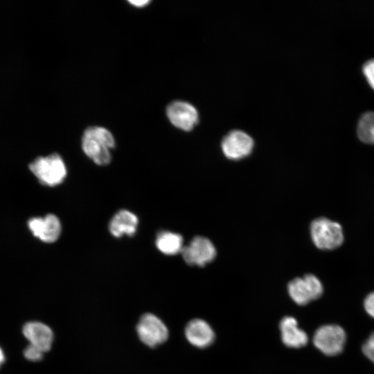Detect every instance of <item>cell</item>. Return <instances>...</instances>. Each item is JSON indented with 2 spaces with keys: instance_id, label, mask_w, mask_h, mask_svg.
I'll return each mask as SVG.
<instances>
[{
  "instance_id": "1",
  "label": "cell",
  "mask_w": 374,
  "mask_h": 374,
  "mask_svg": "<svg viewBox=\"0 0 374 374\" xmlns=\"http://www.w3.org/2000/svg\"><path fill=\"white\" fill-rule=\"evenodd\" d=\"M115 144L112 133L107 129L98 126L87 127L81 139L84 154L99 166L109 163L112 159L110 149L114 148Z\"/></svg>"
},
{
  "instance_id": "2",
  "label": "cell",
  "mask_w": 374,
  "mask_h": 374,
  "mask_svg": "<svg viewBox=\"0 0 374 374\" xmlns=\"http://www.w3.org/2000/svg\"><path fill=\"white\" fill-rule=\"evenodd\" d=\"M29 168L41 184L48 186L62 183L67 173L62 158L57 153L37 158Z\"/></svg>"
},
{
  "instance_id": "3",
  "label": "cell",
  "mask_w": 374,
  "mask_h": 374,
  "mask_svg": "<svg viewBox=\"0 0 374 374\" xmlns=\"http://www.w3.org/2000/svg\"><path fill=\"white\" fill-rule=\"evenodd\" d=\"M310 234L315 246L323 250L335 249L341 246L344 241L341 226L326 217L312 221Z\"/></svg>"
},
{
  "instance_id": "4",
  "label": "cell",
  "mask_w": 374,
  "mask_h": 374,
  "mask_svg": "<svg viewBox=\"0 0 374 374\" xmlns=\"http://www.w3.org/2000/svg\"><path fill=\"white\" fill-rule=\"evenodd\" d=\"M346 341L345 330L339 326L329 324L319 328L313 336V344L327 356L340 354Z\"/></svg>"
},
{
  "instance_id": "5",
  "label": "cell",
  "mask_w": 374,
  "mask_h": 374,
  "mask_svg": "<svg viewBox=\"0 0 374 374\" xmlns=\"http://www.w3.org/2000/svg\"><path fill=\"white\" fill-rule=\"evenodd\" d=\"M291 299L298 305H305L318 299L323 292L319 279L313 274H306L291 280L287 286Z\"/></svg>"
},
{
  "instance_id": "6",
  "label": "cell",
  "mask_w": 374,
  "mask_h": 374,
  "mask_svg": "<svg viewBox=\"0 0 374 374\" xmlns=\"http://www.w3.org/2000/svg\"><path fill=\"white\" fill-rule=\"evenodd\" d=\"M139 339L146 346L154 348L168 338V330L165 323L156 315L146 313L142 315L136 325Z\"/></svg>"
},
{
  "instance_id": "7",
  "label": "cell",
  "mask_w": 374,
  "mask_h": 374,
  "mask_svg": "<svg viewBox=\"0 0 374 374\" xmlns=\"http://www.w3.org/2000/svg\"><path fill=\"white\" fill-rule=\"evenodd\" d=\"M184 261L189 265L203 267L211 262L216 256L213 243L206 238L195 237L181 251Z\"/></svg>"
},
{
  "instance_id": "8",
  "label": "cell",
  "mask_w": 374,
  "mask_h": 374,
  "mask_svg": "<svg viewBox=\"0 0 374 374\" xmlns=\"http://www.w3.org/2000/svg\"><path fill=\"white\" fill-rule=\"evenodd\" d=\"M166 115L170 123L184 131H190L198 122V112L191 104L181 100L170 103L166 108Z\"/></svg>"
},
{
  "instance_id": "9",
  "label": "cell",
  "mask_w": 374,
  "mask_h": 374,
  "mask_svg": "<svg viewBox=\"0 0 374 374\" xmlns=\"http://www.w3.org/2000/svg\"><path fill=\"white\" fill-rule=\"evenodd\" d=\"M221 147L228 159L238 160L250 154L253 141L247 133L241 130H233L224 136Z\"/></svg>"
},
{
  "instance_id": "10",
  "label": "cell",
  "mask_w": 374,
  "mask_h": 374,
  "mask_svg": "<svg viewBox=\"0 0 374 374\" xmlns=\"http://www.w3.org/2000/svg\"><path fill=\"white\" fill-rule=\"evenodd\" d=\"M28 225L35 237L47 243L55 242L62 231L58 217L53 214L44 217H33L28 221Z\"/></svg>"
},
{
  "instance_id": "11",
  "label": "cell",
  "mask_w": 374,
  "mask_h": 374,
  "mask_svg": "<svg viewBox=\"0 0 374 374\" xmlns=\"http://www.w3.org/2000/svg\"><path fill=\"white\" fill-rule=\"evenodd\" d=\"M22 332L30 344L43 352L51 349L53 341V332L45 323L39 321L27 322L23 326Z\"/></svg>"
},
{
  "instance_id": "12",
  "label": "cell",
  "mask_w": 374,
  "mask_h": 374,
  "mask_svg": "<svg viewBox=\"0 0 374 374\" xmlns=\"http://www.w3.org/2000/svg\"><path fill=\"white\" fill-rule=\"evenodd\" d=\"M185 335L190 344L199 348L208 347L215 339L214 332L210 325L200 319H193L187 323Z\"/></svg>"
},
{
  "instance_id": "13",
  "label": "cell",
  "mask_w": 374,
  "mask_h": 374,
  "mask_svg": "<svg viewBox=\"0 0 374 374\" xmlns=\"http://www.w3.org/2000/svg\"><path fill=\"white\" fill-rule=\"evenodd\" d=\"M280 330L282 341L287 347L299 348L308 342L307 333L299 328L296 319L292 317H285L281 320Z\"/></svg>"
},
{
  "instance_id": "14",
  "label": "cell",
  "mask_w": 374,
  "mask_h": 374,
  "mask_svg": "<svg viewBox=\"0 0 374 374\" xmlns=\"http://www.w3.org/2000/svg\"><path fill=\"white\" fill-rule=\"evenodd\" d=\"M139 224L137 216L127 210L118 211L109 223V230L116 238L123 235L132 236L135 234Z\"/></svg>"
},
{
  "instance_id": "15",
  "label": "cell",
  "mask_w": 374,
  "mask_h": 374,
  "mask_svg": "<svg viewBox=\"0 0 374 374\" xmlns=\"http://www.w3.org/2000/svg\"><path fill=\"white\" fill-rule=\"evenodd\" d=\"M155 244L157 249L166 255H176L181 253L184 248L181 235L170 231L158 233Z\"/></svg>"
},
{
  "instance_id": "16",
  "label": "cell",
  "mask_w": 374,
  "mask_h": 374,
  "mask_svg": "<svg viewBox=\"0 0 374 374\" xmlns=\"http://www.w3.org/2000/svg\"><path fill=\"white\" fill-rule=\"evenodd\" d=\"M357 135L364 143L374 144V112H366L359 119Z\"/></svg>"
},
{
  "instance_id": "17",
  "label": "cell",
  "mask_w": 374,
  "mask_h": 374,
  "mask_svg": "<svg viewBox=\"0 0 374 374\" xmlns=\"http://www.w3.org/2000/svg\"><path fill=\"white\" fill-rule=\"evenodd\" d=\"M44 352L39 348L29 344L24 350V355L25 358L31 362H37L42 360Z\"/></svg>"
},
{
  "instance_id": "18",
  "label": "cell",
  "mask_w": 374,
  "mask_h": 374,
  "mask_svg": "<svg viewBox=\"0 0 374 374\" xmlns=\"http://www.w3.org/2000/svg\"><path fill=\"white\" fill-rule=\"evenodd\" d=\"M362 352L369 360L374 363V332L364 343Z\"/></svg>"
},
{
  "instance_id": "19",
  "label": "cell",
  "mask_w": 374,
  "mask_h": 374,
  "mask_svg": "<svg viewBox=\"0 0 374 374\" xmlns=\"http://www.w3.org/2000/svg\"><path fill=\"white\" fill-rule=\"evenodd\" d=\"M363 73L368 84L374 89V59L368 60L364 64Z\"/></svg>"
},
{
  "instance_id": "20",
  "label": "cell",
  "mask_w": 374,
  "mask_h": 374,
  "mask_svg": "<svg viewBox=\"0 0 374 374\" xmlns=\"http://www.w3.org/2000/svg\"><path fill=\"white\" fill-rule=\"evenodd\" d=\"M364 306L366 312L374 318V292L368 294L365 298Z\"/></svg>"
},
{
  "instance_id": "21",
  "label": "cell",
  "mask_w": 374,
  "mask_h": 374,
  "mask_svg": "<svg viewBox=\"0 0 374 374\" xmlns=\"http://www.w3.org/2000/svg\"><path fill=\"white\" fill-rule=\"evenodd\" d=\"M150 1L141 0V1H129V3L136 7H143L148 5Z\"/></svg>"
},
{
  "instance_id": "22",
  "label": "cell",
  "mask_w": 374,
  "mask_h": 374,
  "mask_svg": "<svg viewBox=\"0 0 374 374\" xmlns=\"http://www.w3.org/2000/svg\"><path fill=\"white\" fill-rule=\"evenodd\" d=\"M4 361H5V355H4L3 350L0 347V367L3 364Z\"/></svg>"
}]
</instances>
